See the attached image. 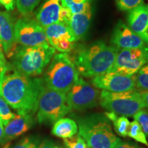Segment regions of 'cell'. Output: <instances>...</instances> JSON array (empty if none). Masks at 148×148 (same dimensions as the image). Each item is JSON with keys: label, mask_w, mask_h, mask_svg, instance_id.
<instances>
[{"label": "cell", "mask_w": 148, "mask_h": 148, "mask_svg": "<svg viewBox=\"0 0 148 148\" xmlns=\"http://www.w3.org/2000/svg\"><path fill=\"white\" fill-rule=\"evenodd\" d=\"M56 49L49 44L17 48L12 58V66L29 77L39 75L49 64Z\"/></svg>", "instance_id": "cell-5"}, {"label": "cell", "mask_w": 148, "mask_h": 148, "mask_svg": "<svg viewBox=\"0 0 148 148\" xmlns=\"http://www.w3.org/2000/svg\"><path fill=\"white\" fill-rule=\"evenodd\" d=\"M41 0H16L18 12L24 16L29 15L38 6Z\"/></svg>", "instance_id": "cell-23"}, {"label": "cell", "mask_w": 148, "mask_h": 148, "mask_svg": "<svg viewBox=\"0 0 148 148\" xmlns=\"http://www.w3.org/2000/svg\"><path fill=\"white\" fill-rule=\"evenodd\" d=\"M78 132V126L74 120L70 118H61L55 122L51 133L61 138H67L75 136Z\"/></svg>", "instance_id": "cell-19"}, {"label": "cell", "mask_w": 148, "mask_h": 148, "mask_svg": "<svg viewBox=\"0 0 148 148\" xmlns=\"http://www.w3.org/2000/svg\"><path fill=\"white\" fill-rule=\"evenodd\" d=\"M92 16V8L85 12L72 14L68 25L73 32L77 41L86 37L89 29Z\"/></svg>", "instance_id": "cell-18"}, {"label": "cell", "mask_w": 148, "mask_h": 148, "mask_svg": "<svg viewBox=\"0 0 148 148\" xmlns=\"http://www.w3.org/2000/svg\"><path fill=\"white\" fill-rule=\"evenodd\" d=\"M135 88L138 91L148 90V63L135 74Z\"/></svg>", "instance_id": "cell-22"}, {"label": "cell", "mask_w": 148, "mask_h": 148, "mask_svg": "<svg viewBox=\"0 0 148 148\" xmlns=\"http://www.w3.org/2000/svg\"><path fill=\"white\" fill-rule=\"evenodd\" d=\"M14 115L15 114L10 110L9 105L3 99V98L0 96V119L2 121L3 125H6L14 117Z\"/></svg>", "instance_id": "cell-25"}, {"label": "cell", "mask_w": 148, "mask_h": 148, "mask_svg": "<svg viewBox=\"0 0 148 148\" xmlns=\"http://www.w3.org/2000/svg\"><path fill=\"white\" fill-rule=\"evenodd\" d=\"M110 44L118 49L139 48L147 45L126 23L121 20L118 21L112 31Z\"/></svg>", "instance_id": "cell-14"}, {"label": "cell", "mask_w": 148, "mask_h": 148, "mask_svg": "<svg viewBox=\"0 0 148 148\" xmlns=\"http://www.w3.org/2000/svg\"><path fill=\"white\" fill-rule=\"evenodd\" d=\"M112 121L113 123L115 132L122 137H126L127 136L130 123L126 116H121L119 117L117 116Z\"/></svg>", "instance_id": "cell-24"}, {"label": "cell", "mask_w": 148, "mask_h": 148, "mask_svg": "<svg viewBox=\"0 0 148 148\" xmlns=\"http://www.w3.org/2000/svg\"><path fill=\"white\" fill-rule=\"evenodd\" d=\"M3 123L1 121V119H0V142H1V138H2L3 134Z\"/></svg>", "instance_id": "cell-35"}, {"label": "cell", "mask_w": 148, "mask_h": 148, "mask_svg": "<svg viewBox=\"0 0 148 148\" xmlns=\"http://www.w3.org/2000/svg\"><path fill=\"white\" fill-rule=\"evenodd\" d=\"M68 8L62 5L61 0H47L36 14V21L45 27L54 23H68L71 16Z\"/></svg>", "instance_id": "cell-12"}, {"label": "cell", "mask_w": 148, "mask_h": 148, "mask_svg": "<svg viewBox=\"0 0 148 148\" xmlns=\"http://www.w3.org/2000/svg\"><path fill=\"white\" fill-rule=\"evenodd\" d=\"M78 134L90 148H113L119 138L105 114L95 113L77 119Z\"/></svg>", "instance_id": "cell-3"}, {"label": "cell", "mask_w": 148, "mask_h": 148, "mask_svg": "<svg viewBox=\"0 0 148 148\" xmlns=\"http://www.w3.org/2000/svg\"><path fill=\"white\" fill-rule=\"evenodd\" d=\"M127 136L129 137L133 138L136 141L145 145L148 147V141L147 136L143 132V130L136 121H133L130 123V126L127 132Z\"/></svg>", "instance_id": "cell-21"}, {"label": "cell", "mask_w": 148, "mask_h": 148, "mask_svg": "<svg viewBox=\"0 0 148 148\" xmlns=\"http://www.w3.org/2000/svg\"><path fill=\"white\" fill-rule=\"evenodd\" d=\"M148 63V45L134 49H119L110 72L132 76Z\"/></svg>", "instance_id": "cell-8"}, {"label": "cell", "mask_w": 148, "mask_h": 148, "mask_svg": "<svg viewBox=\"0 0 148 148\" xmlns=\"http://www.w3.org/2000/svg\"><path fill=\"white\" fill-rule=\"evenodd\" d=\"M7 64H8V62L5 60L2 45H1V41H0V72L2 71L6 67Z\"/></svg>", "instance_id": "cell-31"}, {"label": "cell", "mask_w": 148, "mask_h": 148, "mask_svg": "<svg viewBox=\"0 0 148 148\" xmlns=\"http://www.w3.org/2000/svg\"><path fill=\"white\" fill-rule=\"evenodd\" d=\"M33 121L31 114H15L5 125L0 144L6 143L26 132L32 126Z\"/></svg>", "instance_id": "cell-17"}, {"label": "cell", "mask_w": 148, "mask_h": 148, "mask_svg": "<svg viewBox=\"0 0 148 148\" xmlns=\"http://www.w3.org/2000/svg\"><path fill=\"white\" fill-rule=\"evenodd\" d=\"M92 0H61L64 7L68 8L71 14H78L92 8Z\"/></svg>", "instance_id": "cell-20"}, {"label": "cell", "mask_w": 148, "mask_h": 148, "mask_svg": "<svg viewBox=\"0 0 148 148\" xmlns=\"http://www.w3.org/2000/svg\"><path fill=\"white\" fill-rule=\"evenodd\" d=\"M42 78H32L16 70L10 63L0 72V96L19 114H34Z\"/></svg>", "instance_id": "cell-1"}, {"label": "cell", "mask_w": 148, "mask_h": 148, "mask_svg": "<svg viewBox=\"0 0 148 148\" xmlns=\"http://www.w3.org/2000/svg\"><path fill=\"white\" fill-rule=\"evenodd\" d=\"M134 118L135 121L139 123L145 136L148 137V110L141 109L134 114Z\"/></svg>", "instance_id": "cell-26"}, {"label": "cell", "mask_w": 148, "mask_h": 148, "mask_svg": "<svg viewBox=\"0 0 148 148\" xmlns=\"http://www.w3.org/2000/svg\"><path fill=\"white\" fill-rule=\"evenodd\" d=\"M119 49L97 40L89 45L77 48L73 59L79 74L95 77L110 71Z\"/></svg>", "instance_id": "cell-2"}, {"label": "cell", "mask_w": 148, "mask_h": 148, "mask_svg": "<svg viewBox=\"0 0 148 148\" xmlns=\"http://www.w3.org/2000/svg\"><path fill=\"white\" fill-rule=\"evenodd\" d=\"M49 64L42 78L45 84L66 93L79 77L72 57L68 53H55Z\"/></svg>", "instance_id": "cell-4"}, {"label": "cell", "mask_w": 148, "mask_h": 148, "mask_svg": "<svg viewBox=\"0 0 148 148\" xmlns=\"http://www.w3.org/2000/svg\"><path fill=\"white\" fill-rule=\"evenodd\" d=\"M127 23L135 34L143 41L148 42V5L142 3L130 10Z\"/></svg>", "instance_id": "cell-16"}, {"label": "cell", "mask_w": 148, "mask_h": 148, "mask_svg": "<svg viewBox=\"0 0 148 148\" xmlns=\"http://www.w3.org/2000/svg\"><path fill=\"white\" fill-rule=\"evenodd\" d=\"M117 8L121 11L132 10L138 5L143 3V0H115Z\"/></svg>", "instance_id": "cell-28"}, {"label": "cell", "mask_w": 148, "mask_h": 148, "mask_svg": "<svg viewBox=\"0 0 148 148\" xmlns=\"http://www.w3.org/2000/svg\"><path fill=\"white\" fill-rule=\"evenodd\" d=\"M44 29L48 43L56 50L69 53L75 49L77 40L68 23H54Z\"/></svg>", "instance_id": "cell-11"}, {"label": "cell", "mask_w": 148, "mask_h": 148, "mask_svg": "<svg viewBox=\"0 0 148 148\" xmlns=\"http://www.w3.org/2000/svg\"><path fill=\"white\" fill-rule=\"evenodd\" d=\"M66 95L71 109L83 110L97 106L100 92L93 85L79 77Z\"/></svg>", "instance_id": "cell-9"}, {"label": "cell", "mask_w": 148, "mask_h": 148, "mask_svg": "<svg viewBox=\"0 0 148 148\" xmlns=\"http://www.w3.org/2000/svg\"><path fill=\"white\" fill-rule=\"evenodd\" d=\"M0 3L8 11L13 10L14 0H0Z\"/></svg>", "instance_id": "cell-32"}, {"label": "cell", "mask_w": 148, "mask_h": 148, "mask_svg": "<svg viewBox=\"0 0 148 148\" xmlns=\"http://www.w3.org/2000/svg\"><path fill=\"white\" fill-rule=\"evenodd\" d=\"M0 41L7 58H12L18 48L17 42L13 21L10 14L5 11H0Z\"/></svg>", "instance_id": "cell-15"}, {"label": "cell", "mask_w": 148, "mask_h": 148, "mask_svg": "<svg viewBox=\"0 0 148 148\" xmlns=\"http://www.w3.org/2000/svg\"><path fill=\"white\" fill-rule=\"evenodd\" d=\"M140 97L144 104V107L147 109L148 110V90H143L139 91Z\"/></svg>", "instance_id": "cell-34"}, {"label": "cell", "mask_w": 148, "mask_h": 148, "mask_svg": "<svg viewBox=\"0 0 148 148\" xmlns=\"http://www.w3.org/2000/svg\"><path fill=\"white\" fill-rule=\"evenodd\" d=\"M58 145H56L53 141L49 140H44L42 143H40L38 147L36 148H57Z\"/></svg>", "instance_id": "cell-33"}, {"label": "cell", "mask_w": 148, "mask_h": 148, "mask_svg": "<svg viewBox=\"0 0 148 148\" xmlns=\"http://www.w3.org/2000/svg\"><path fill=\"white\" fill-rule=\"evenodd\" d=\"M64 143L66 148H87V144L84 138L79 135L64 138Z\"/></svg>", "instance_id": "cell-27"}, {"label": "cell", "mask_w": 148, "mask_h": 148, "mask_svg": "<svg viewBox=\"0 0 148 148\" xmlns=\"http://www.w3.org/2000/svg\"><path fill=\"white\" fill-rule=\"evenodd\" d=\"M72 110L66 93L53 90L45 84L40 88L37 102V119L40 123H55Z\"/></svg>", "instance_id": "cell-6"}, {"label": "cell", "mask_w": 148, "mask_h": 148, "mask_svg": "<svg viewBox=\"0 0 148 148\" xmlns=\"http://www.w3.org/2000/svg\"><path fill=\"white\" fill-rule=\"evenodd\" d=\"M14 36L17 44L23 47H34L49 44L45 29L40 26L36 19L20 18L14 24Z\"/></svg>", "instance_id": "cell-10"}, {"label": "cell", "mask_w": 148, "mask_h": 148, "mask_svg": "<svg viewBox=\"0 0 148 148\" xmlns=\"http://www.w3.org/2000/svg\"><path fill=\"white\" fill-rule=\"evenodd\" d=\"M92 84L96 88L109 92L130 91L135 88V75L129 76L114 72H108L92 77Z\"/></svg>", "instance_id": "cell-13"}, {"label": "cell", "mask_w": 148, "mask_h": 148, "mask_svg": "<svg viewBox=\"0 0 148 148\" xmlns=\"http://www.w3.org/2000/svg\"><path fill=\"white\" fill-rule=\"evenodd\" d=\"M99 103L109 112L124 116H134L136 112L145 108L140 92L136 89L120 92L102 90Z\"/></svg>", "instance_id": "cell-7"}, {"label": "cell", "mask_w": 148, "mask_h": 148, "mask_svg": "<svg viewBox=\"0 0 148 148\" xmlns=\"http://www.w3.org/2000/svg\"><path fill=\"white\" fill-rule=\"evenodd\" d=\"M57 148H62V147H58H58H57Z\"/></svg>", "instance_id": "cell-36"}, {"label": "cell", "mask_w": 148, "mask_h": 148, "mask_svg": "<svg viewBox=\"0 0 148 148\" xmlns=\"http://www.w3.org/2000/svg\"><path fill=\"white\" fill-rule=\"evenodd\" d=\"M36 145L34 138L26 137L21 139L12 148H36Z\"/></svg>", "instance_id": "cell-29"}, {"label": "cell", "mask_w": 148, "mask_h": 148, "mask_svg": "<svg viewBox=\"0 0 148 148\" xmlns=\"http://www.w3.org/2000/svg\"><path fill=\"white\" fill-rule=\"evenodd\" d=\"M113 148H143V147H140V146L136 145V144L122 141L120 138H119Z\"/></svg>", "instance_id": "cell-30"}]
</instances>
